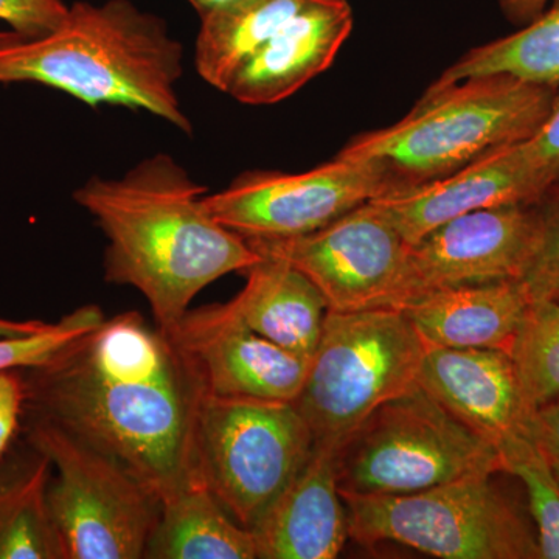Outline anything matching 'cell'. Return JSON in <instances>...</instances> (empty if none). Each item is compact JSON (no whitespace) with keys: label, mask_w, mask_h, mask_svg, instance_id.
Listing matches in <instances>:
<instances>
[{"label":"cell","mask_w":559,"mask_h":559,"mask_svg":"<svg viewBox=\"0 0 559 559\" xmlns=\"http://www.w3.org/2000/svg\"><path fill=\"white\" fill-rule=\"evenodd\" d=\"M24 414L116 459L162 500L191 480L205 390L171 333L140 312L94 329L25 369Z\"/></svg>","instance_id":"obj_1"},{"label":"cell","mask_w":559,"mask_h":559,"mask_svg":"<svg viewBox=\"0 0 559 559\" xmlns=\"http://www.w3.org/2000/svg\"><path fill=\"white\" fill-rule=\"evenodd\" d=\"M205 194L168 154L140 162L123 178H92L73 193L108 240L106 282L138 289L168 333L202 289L263 259L209 212Z\"/></svg>","instance_id":"obj_2"},{"label":"cell","mask_w":559,"mask_h":559,"mask_svg":"<svg viewBox=\"0 0 559 559\" xmlns=\"http://www.w3.org/2000/svg\"><path fill=\"white\" fill-rule=\"evenodd\" d=\"M182 57L165 22L130 0L76 2L47 35L0 32V83L32 81L86 105L148 110L191 132L176 92Z\"/></svg>","instance_id":"obj_3"},{"label":"cell","mask_w":559,"mask_h":559,"mask_svg":"<svg viewBox=\"0 0 559 559\" xmlns=\"http://www.w3.org/2000/svg\"><path fill=\"white\" fill-rule=\"evenodd\" d=\"M558 90L499 73L426 91L409 116L353 139L337 157L380 173L389 193L412 189L532 138Z\"/></svg>","instance_id":"obj_4"},{"label":"cell","mask_w":559,"mask_h":559,"mask_svg":"<svg viewBox=\"0 0 559 559\" xmlns=\"http://www.w3.org/2000/svg\"><path fill=\"white\" fill-rule=\"evenodd\" d=\"M426 342L399 308L326 312L294 406L314 444L340 451L388 401L418 384Z\"/></svg>","instance_id":"obj_5"},{"label":"cell","mask_w":559,"mask_h":559,"mask_svg":"<svg viewBox=\"0 0 559 559\" xmlns=\"http://www.w3.org/2000/svg\"><path fill=\"white\" fill-rule=\"evenodd\" d=\"M499 473L496 444L419 384L378 407L337 451V484L352 495H412Z\"/></svg>","instance_id":"obj_6"},{"label":"cell","mask_w":559,"mask_h":559,"mask_svg":"<svg viewBox=\"0 0 559 559\" xmlns=\"http://www.w3.org/2000/svg\"><path fill=\"white\" fill-rule=\"evenodd\" d=\"M492 477H466L412 495L341 492L349 539L399 543L443 559H540L535 530Z\"/></svg>","instance_id":"obj_7"},{"label":"cell","mask_w":559,"mask_h":559,"mask_svg":"<svg viewBox=\"0 0 559 559\" xmlns=\"http://www.w3.org/2000/svg\"><path fill=\"white\" fill-rule=\"evenodd\" d=\"M28 440L57 469L47 506L64 559H139L160 500L116 459L47 419L27 415Z\"/></svg>","instance_id":"obj_8"},{"label":"cell","mask_w":559,"mask_h":559,"mask_svg":"<svg viewBox=\"0 0 559 559\" xmlns=\"http://www.w3.org/2000/svg\"><path fill=\"white\" fill-rule=\"evenodd\" d=\"M314 439L293 403L205 393L198 415L197 477L253 530L310 459Z\"/></svg>","instance_id":"obj_9"},{"label":"cell","mask_w":559,"mask_h":559,"mask_svg":"<svg viewBox=\"0 0 559 559\" xmlns=\"http://www.w3.org/2000/svg\"><path fill=\"white\" fill-rule=\"evenodd\" d=\"M388 182L362 162L337 157L310 171H252L218 193L209 212L246 240H288L329 226L353 209L388 194Z\"/></svg>","instance_id":"obj_10"},{"label":"cell","mask_w":559,"mask_h":559,"mask_svg":"<svg viewBox=\"0 0 559 559\" xmlns=\"http://www.w3.org/2000/svg\"><path fill=\"white\" fill-rule=\"evenodd\" d=\"M249 245L304 272L329 311L337 312L395 308L409 253V245L371 201L304 237Z\"/></svg>","instance_id":"obj_11"},{"label":"cell","mask_w":559,"mask_h":559,"mask_svg":"<svg viewBox=\"0 0 559 559\" xmlns=\"http://www.w3.org/2000/svg\"><path fill=\"white\" fill-rule=\"evenodd\" d=\"M538 204L465 213L409 246L395 308L430 290L522 280L538 246Z\"/></svg>","instance_id":"obj_12"},{"label":"cell","mask_w":559,"mask_h":559,"mask_svg":"<svg viewBox=\"0 0 559 559\" xmlns=\"http://www.w3.org/2000/svg\"><path fill=\"white\" fill-rule=\"evenodd\" d=\"M170 333L209 395L294 403L304 388L311 358L250 329L230 301L187 311Z\"/></svg>","instance_id":"obj_13"},{"label":"cell","mask_w":559,"mask_h":559,"mask_svg":"<svg viewBox=\"0 0 559 559\" xmlns=\"http://www.w3.org/2000/svg\"><path fill=\"white\" fill-rule=\"evenodd\" d=\"M549 182L530 157L525 140L471 162L447 178L371 200L412 246L448 221L511 204H538Z\"/></svg>","instance_id":"obj_14"},{"label":"cell","mask_w":559,"mask_h":559,"mask_svg":"<svg viewBox=\"0 0 559 559\" xmlns=\"http://www.w3.org/2000/svg\"><path fill=\"white\" fill-rule=\"evenodd\" d=\"M418 384L496 448L510 437L527 436L533 411L506 349L426 344Z\"/></svg>","instance_id":"obj_15"},{"label":"cell","mask_w":559,"mask_h":559,"mask_svg":"<svg viewBox=\"0 0 559 559\" xmlns=\"http://www.w3.org/2000/svg\"><path fill=\"white\" fill-rule=\"evenodd\" d=\"M257 559H333L349 539L337 484V451L314 444L288 487L257 527Z\"/></svg>","instance_id":"obj_16"},{"label":"cell","mask_w":559,"mask_h":559,"mask_svg":"<svg viewBox=\"0 0 559 559\" xmlns=\"http://www.w3.org/2000/svg\"><path fill=\"white\" fill-rule=\"evenodd\" d=\"M353 28L348 2L310 0L240 70L226 94L245 105H274L330 68Z\"/></svg>","instance_id":"obj_17"},{"label":"cell","mask_w":559,"mask_h":559,"mask_svg":"<svg viewBox=\"0 0 559 559\" xmlns=\"http://www.w3.org/2000/svg\"><path fill=\"white\" fill-rule=\"evenodd\" d=\"M530 304L521 280H502L430 290L399 310L428 345L510 352Z\"/></svg>","instance_id":"obj_18"},{"label":"cell","mask_w":559,"mask_h":559,"mask_svg":"<svg viewBox=\"0 0 559 559\" xmlns=\"http://www.w3.org/2000/svg\"><path fill=\"white\" fill-rule=\"evenodd\" d=\"M246 271L248 282L231 307L257 333L280 347L311 358L329 304L304 272L272 255Z\"/></svg>","instance_id":"obj_19"},{"label":"cell","mask_w":559,"mask_h":559,"mask_svg":"<svg viewBox=\"0 0 559 559\" xmlns=\"http://www.w3.org/2000/svg\"><path fill=\"white\" fill-rule=\"evenodd\" d=\"M145 558L257 559L255 536L194 479L162 500Z\"/></svg>","instance_id":"obj_20"},{"label":"cell","mask_w":559,"mask_h":559,"mask_svg":"<svg viewBox=\"0 0 559 559\" xmlns=\"http://www.w3.org/2000/svg\"><path fill=\"white\" fill-rule=\"evenodd\" d=\"M310 0H231L201 16L194 66L201 79L221 92Z\"/></svg>","instance_id":"obj_21"},{"label":"cell","mask_w":559,"mask_h":559,"mask_svg":"<svg viewBox=\"0 0 559 559\" xmlns=\"http://www.w3.org/2000/svg\"><path fill=\"white\" fill-rule=\"evenodd\" d=\"M521 31L484 44L444 70L428 91L485 75H511L559 87V0Z\"/></svg>","instance_id":"obj_22"},{"label":"cell","mask_w":559,"mask_h":559,"mask_svg":"<svg viewBox=\"0 0 559 559\" xmlns=\"http://www.w3.org/2000/svg\"><path fill=\"white\" fill-rule=\"evenodd\" d=\"M509 353L530 409L559 396V299L530 304Z\"/></svg>","instance_id":"obj_23"},{"label":"cell","mask_w":559,"mask_h":559,"mask_svg":"<svg viewBox=\"0 0 559 559\" xmlns=\"http://www.w3.org/2000/svg\"><path fill=\"white\" fill-rule=\"evenodd\" d=\"M503 473L518 477L527 491L540 559H559V481L527 436L498 444Z\"/></svg>","instance_id":"obj_24"},{"label":"cell","mask_w":559,"mask_h":559,"mask_svg":"<svg viewBox=\"0 0 559 559\" xmlns=\"http://www.w3.org/2000/svg\"><path fill=\"white\" fill-rule=\"evenodd\" d=\"M49 473L40 474L0 532V559H64L47 506Z\"/></svg>","instance_id":"obj_25"},{"label":"cell","mask_w":559,"mask_h":559,"mask_svg":"<svg viewBox=\"0 0 559 559\" xmlns=\"http://www.w3.org/2000/svg\"><path fill=\"white\" fill-rule=\"evenodd\" d=\"M105 319L100 308L87 305L66 316L58 323H49L36 333L0 340V371L31 369L50 358L84 331L94 329Z\"/></svg>","instance_id":"obj_26"},{"label":"cell","mask_w":559,"mask_h":559,"mask_svg":"<svg viewBox=\"0 0 559 559\" xmlns=\"http://www.w3.org/2000/svg\"><path fill=\"white\" fill-rule=\"evenodd\" d=\"M538 246L524 278L532 301L559 299V183L538 202Z\"/></svg>","instance_id":"obj_27"},{"label":"cell","mask_w":559,"mask_h":559,"mask_svg":"<svg viewBox=\"0 0 559 559\" xmlns=\"http://www.w3.org/2000/svg\"><path fill=\"white\" fill-rule=\"evenodd\" d=\"M69 14L62 0H0V21L25 38L47 35Z\"/></svg>","instance_id":"obj_28"},{"label":"cell","mask_w":559,"mask_h":559,"mask_svg":"<svg viewBox=\"0 0 559 559\" xmlns=\"http://www.w3.org/2000/svg\"><path fill=\"white\" fill-rule=\"evenodd\" d=\"M530 157L549 182L550 190L559 183V90L547 119L539 130L525 140Z\"/></svg>","instance_id":"obj_29"},{"label":"cell","mask_w":559,"mask_h":559,"mask_svg":"<svg viewBox=\"0 0 559 559\" xmlns=\"http://www.w3.org/2000/svg\"><path fill=\"white\" fill-rule=\"evenodd\" d=\"M527 436L559 481V396L533 411Z\"/></svg>","instance_id":"obj_30"},{"label":"cell","mask_w":559,"mask_h":559,"mask_svg":"<svg viewBox=\"0 0 559 559\" xmlns=\"http://www.w3.org/2000/svg\"><path fill=\"white\" fill-rule=\"evenodd\" d=\"M24 378L13 370L0 371V455L9 447L24 414Z\"/></svg>","instance_id":"obj_31"},{"label":"cell","mask_w":559,"mask_h":559,"mask_svg":"<svg viewBox=\"0 0 559 559\" xmlns=\"http://www.w3.org/2000/svg\"><path fill=\"white\" fill-rule=\"evenodd\" d=\"M50 468L49 460L43 457L36 463L35 468L27 471L20 477L2 481L0 484V532L5 527L7 521L10 520L11 513L20 506L21 500L25 498L35 481L39 479L40 474L46 473Z\"/></svg>","instance_id":"obj_32"},{"label":"cell","mask_w":559,"mask_h":559,"mask_svg":"<svg viewBox=\"0 0 559 559\" xmlns=\"http://www.w3.org/2000/svg\"><path fill=\"white\" fill-rule=\"evenodd\" d=\"M549 2L550 0H498L507 20L521 27L535 21L547 9Z\"/></svg>","instance_id":"obj_33"},{"label":"cell","mask_w":559,"mask_h":559,"mask_svg":"<svg viewBox=\"0 0 559 559\" xmlns=\"http://www.w3.org/2000/svg\"><path fill=\"white\" fill-rule=\"evenodd\" d=\"M47 325H49V323L39 322V320H25V322H20V320L0 319V340H2V337H17L36 333V331L46 329Z\"/></svg>","instance_id":"obj_34"},{"label":"cell","mask_w":559,"mask_h":559,"mask_svg":"<svg viewBox=\"0 0 559 559\" xmlns=\"http://www.w3.org/2000/svg\"><path fill=\"white\" fill-rule=\"evenodd\" d=\"M191 7H193L194 11L201 16L210 13V11L219 9V7L226 5V3L231 2V0H187Z\"/></svg>","instance_id":"obj_35"},{"label":"cell","mask_w":559,"mask_h":559,"mask_svg":"<svg viewBox=\"0 0 559 559\" xmlns=\"http://www.w3.org/2000/svg\"><path fill=\"white\" fill-rule=\"evenodd\" d=\"M319 2L344 3L348 2V0H319Z\"/></svg>","instance_id":"obj_36"}]
</instances>
